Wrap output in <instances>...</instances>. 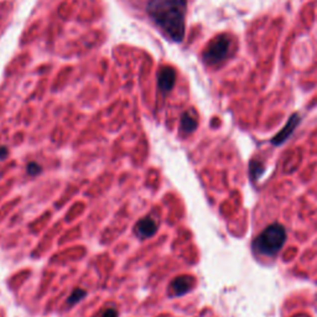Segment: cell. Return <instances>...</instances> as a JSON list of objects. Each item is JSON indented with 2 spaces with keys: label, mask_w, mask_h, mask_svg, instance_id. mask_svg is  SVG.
<instances>
[{
  "label": "cell",
  "mask_w": 317,
  "mask_h": 317,
  "mask_svg": "<svg viewBox=\"0 0 317 317\" xmlns=\"http://www.w3.org/2000/svg\"><path fill=\"white\" fill-rule=\"evenodd\" d=\"M192 285H194V280L190 276H179V278L174 279L171 284L172 291L175 295H184L187 291L191 290Z\"/></svg>",
  "instance_id": "52a82bcc"
},
{
  "label": "cell",
  "mask_w": 317,
  "mask_h": 317,
  "mask_svg": "<svg viewBox=\"0 0 317 317\" xmlns=\"http://www.w3.org/2000/svg\"><path fill=\"white\" fill-rule=\"evenodd\" d=\"M299 123H300V115H299L298 113L293 114L291 118L288 120V123H286V125L271 139V143H273L274 145H281V144L293 134V131L295 130V128L298 126Z\"/></svg>",
  "instance_id": "277c9868"
},
{
  "label": "cell",
  "mask_w": 317,
  "mask_h": 317,
  "mask_svg": "<svg viewBox=\"0 0 317 317\" xmlns=\"http://www.w3.org/2000/svg\"><path fill=\"white\" fill-rule=\"evenodd\" d=\"M286 240L285 228L281 224L274 223L266 227L254 240V249L259 254L273 257L283 248Z\"/></svg>",
  "instance_id": "7a4b0ae2"
},
{
  "label": "cell",
  "mask_w": 317,
  "mask_h": 317,
  "mask_svg": "<svg viewBox=\"0 0 317 317\" xmlns=\"http://www.w3.org/2000/svg\"><path fill=\"white\" fill-rule=\"evenodd\" d=\"M41 166H40L39 164H36V162H30L29 165H27V172H29L30 175H39L40 172H41Z\"/></svg>",
  "instance_id": "8fae6325"
},
{
  "label": "cell",
  "mask_w": 317,
  "mask_h": 317,
  "mask_svg": "<svg viewBox=\"0 0 317 317\" xmlns=\"http://www.w3.org/2000/svg\"><path fill=\"white\" fill-rule=\"evenodd\" d=\"M156 230H158V224H156L155 220L150 217H145L143 218V219H140L135 227L136 234L140 238H143V239L153 237L156 233Z\"/></svg>",
  "instance_id": "5b68a950"
},
{
  "label": "cell",
  "mask_w": 317,
  "mask_h": 317,
  "mask_svg": "<svg viewBox=\"0 0 317 317\" xmlns=\"http://www.w3.org/2000/svg\"><path fill=\"white\" fill-rule=\"evenodd\" d=\"M197 128V120L191 115L190 113L182 114L181 116V130L184 133L190 134L192 131L196 130Z\"/></svg>",
  "instance_id": "ba28073f"
},
{
  "label": "cell",
  "mask_w": 317,
  "mask_h": 317,
  "mask_svg": "<svg viewBox=\"0 0 317 317\" xmlns=\"http://www.w3.org/2000/svg\"><path fill=\"white\" fill-rule=\"evenodd\" d=\"M85 296H86L85 290H82V289H76V290H73V293L71 294L70 298H68L67 303L70 304V305H73V304L80 303Z\"/></svg>",
  "instance_id": "9c48e42d"
},
{
  "label": "cell",
  "mask_w": 317,
  "mask_h": 317,
  "mask_svg": "<svg viewBox=\"0 0 317 317\" xmlns=\"http://www.w3.org/2000/svg\"><path fill=\"white\" fill-rule=\"evenodd\" d=\"M230 41L225 35H219L215 37L211 44L207 46L206 51L204 52L205 62L209 65H217L225 60L229 52Z\"/></svg>",
  "instance_id": "3957f363"
},
{
  "label": "cell",
  "mask_w": 317,
  "mask_h": 317,
  "mask_svg": "<svg viewBox=\"0 0 317 317\" xmlns=\"http://www.w3.org/2000/svg\"><path fill=\"white\" fill-rule=\"evenodd\" d=\"M7 149L5 146H0V160H5L7 158Z\"/></svg>",
  "instance_id": "4fadbf2b"
},
{
  "label": "cell",
  "mask_w": 317,
  "mask_h": 317,
  "mask_svg": "<svg viewBox=\"0 0 317 317\" xmlns=\"http://www.w3.org/2000/svg\"><path fill=\"white\" fill-rule=\"evenodd\" d=\"M175 78H176V73H175V71L172 70L171 67L161 68L158 77V83H159L160 90H161L164 93L170 92L175 85Z\"/></svg>",
  "instance_id": "8992f818"
},
{
  "label": "cell",
  "mask_w": 317,
  "mask_h": 317,
  "mask_svg": "<svg viewBox=\"0 0 317 317\" xmlns=\"http://www.w3.org/2000/svg\"><path fill=\"white\" fill-rule=\"evenodd\" d=\"M263 171H264V167H263V165L260 162L253 161L250 164V174L252 175H255L257 177H259L263 174Z\"/></svg>",
  "instance_id": "30bf717a"
},
{
  "label": "cell",
  "mask_w": 317,
  "mask_h": 317,
  "mask_svg": "<svg viewBox=\"0 0 317 317\" xmlns=\"http://www.w3.org/2000/svg\"><path fill=\"white\" fill-rule=\"evenodd\" d=\"M101 317H118V313L114 309H109V310H106Z\"/></svg>",
  "instance_id": "7c38bea8"
},
{
  "label": "cell",
  "mask_w": 317,
  "mask_h": 317,
  "mask_svg": "<svg viewBox=\"0 0 317 317\" xmlns=\"http://www.w3.org/2000/svg\"><path fill=\"white\" fill-rule=\"evenodd\" d=\"M148 14L156 25L176 42H181L185 36V16L186 0H149Z\"/></svg>",
  "instance_id": "6da1fadb"
}]
</instances>
